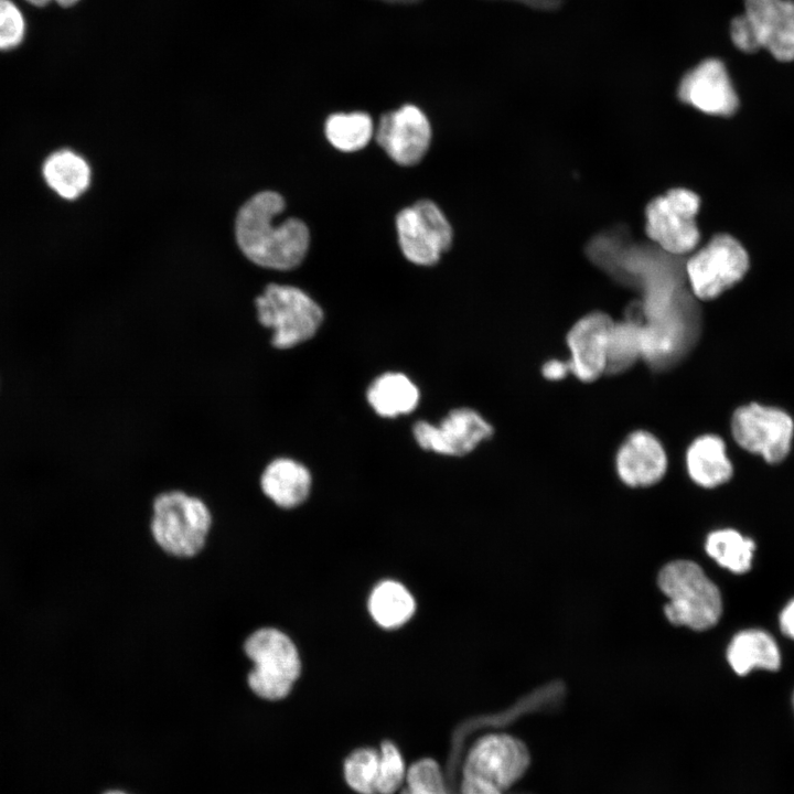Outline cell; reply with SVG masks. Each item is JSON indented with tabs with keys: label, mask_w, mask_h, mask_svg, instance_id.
<instances>
[{
	"label": "cell",
	"mask_w": 794,
	"mask_h": 794,
	"mask_svg": "<svg viewBox=\"0 0 794 794\" xmlns=\"http://www.w3.org/2000/svg\"><path fill=\"white\" fill-rule=\"evenodd\" d=\"M760 49L776 60L794 61V0H745Z\"/></svg>",
	"instance_id": "15"
},
{
	"label": "cell",
	"mask_w": 794,
	"mask_h": 794,
	"mask_svg": "<svg viewBox=\"0 0 794 794\" xmlns=\"http://www.w3.org/2000/svg\"><path fill=\"white\" fill-rule=\"evenodd\" d=\"M43 176L55 193L66 200H74L88 187L90 170L87 162L75 152L60 150L45 160Z\"/></svg>",
	"instance_id": "22"
},
{
	"label": "cell",
	"mask_w": 794,
	"mask_h": 794,
	"mask_svg": "<svg viewBox=\"0 0 794 794\" xmlns=\"http://www.w3.org/2000/svg\"><path fill=\"white\" fill-rule=\"evenodd\" d=\"M779 621L783 634L794 640V599L784 607Z\"/></svg>",
	"instance_id": "32"
},
{
	"label": "cell",
	"mask_w": 794,
	"mask_h": 794,
	"mask_svg": "<svg viewBox=\"0 0 794 794\" xmlns=\"http://www.w3.org/2000/svg\"><path fill=\"white\" fill-rule=\"evenodd\" d=\"M614 322L601 312H593L575 323L567 334L571 357L570 372L583 382L597 379L607 372L608 350Z\"/></svg>",
	"instance_id": "14"
},
{
	"label": "cell",
	"mask_w": 794,
	"mask_h": 794,
	"mask_svg": "<svg viewBox=\"0 0 794 794\" xmlns=\"http://www.w3.org/2000/svg\"><path fill=\"white\" fill-rule=\"evenodd\" d=\"M367 400L383 417L411 412L419 400L417 386L401 373H386L377 377L367 390Z\"/></svg>",
	"instance_id": "20"
},
{
	"label": "cell",
	"mask_w": 794,
	"mask_h": 794,
	"mask_svg": "<svg viewBox=\"0 0 794 794\" xmlns=\"http://www.w3.org/2000/svg\"><path fill=\"white\" fill-rule=\"evenodd\" d=\"M678 97L702 112L731 116L739 108V98L725 64L708 58L690 69L680 81Z\"/></svg>",
	"instance_id": "13"
},
{
	"label": "cell",
	"mask_w": 794,
	"mask_h": 794,
	"mask_svg": "<svg viewBox=\"0 0 794 794\" xmlns=\"http://www.w3.org/2000/svg\"><path fill=\"white\" fill-rule=\"evenodd\" d=\"M325 136L329 142L340 151L361 150L373 136L372 118L361 111L333 114L325 121Z\"/></svg>",
	"instance_id": "24"
},
{
	"label": "cell",
	"mask_w": 794,
	"mask_h": 794,
	"mask_svg": "<svg viewBox=\"0 0 794 794\" xmlns=\"http://www.w3.org/2000/svg\"><path fill=\"white\" fill-rule=\"evenodd\" d=\"M376 141L396 163L414 165L429 148L431 127L418 107L405 105L380 118Z\"/></svg>",
	"instance_id": "12"
},
{
	"label": "cell",
	"mask_w": 794,
	"mask_h": 794,
	"mask_svg": "<svg viewBox=\"0 0 794 794\" xmlns=\"http://www.w3.org/2000/svg\"><path fill=\"white\" fill-rule=\"evenodd\" d=\"M643 330L634 323H614L608 350L607 372L625 371L643 354Z\"/></svg>",
	"instance_id": "25"
},
{
	"label": "cell",
	"mask_w": 794,
	"mask_h": 794,
	"mask_svg": "<svg viewBox=\"0 0 794 794\" xmlns=\"http://www.w3.org/2000/svg\"><path fill=\"white\" fill-rule=\"evenodd\" d=\"M378 768V751L371 748L358 749L345 760V780L358 794H377Z\"/></svg>",
	"instance_id": "26"
},
{
	"label": "cell",
	"mask_w": 794,
	"mask_h": 794,
	"mask_svg": "<svg viewBox=\"0 0 794 794\" xmlns=\"http://www.w3.org/2000/svg\"><path fill=\"white\" fill-rule=\"evenodd\" d=\"M749 266L741 243L719 234L687 261L686 270L693 293L700 300H711L739 282Z\"/></svg>",
	"instance_id": "8"
},
{
	"label": "cell",
	"mask_w": 794,
	"mask_h": 794,
	"mask_svg": "<svg viewBox=\"0 0 794 794\" xmlns=\"http://www.w3.org/2000/svg\"><path fill=\"white\" fill-rule=\"evenodd\" d=\"M105 794H126V793L120 792V791H109V792H106Z\"/></svg>",
	"instance_id": "34"
},
{
	"label": "cell",
	"mask_w": 794,
	"mask_h": 794,
	"mask_svg": "<svg viewBox=\"0 0 794 794\" xmlns=\"http://www.w3.org/2000/svg\"><path fill=\"white\" fill-rule=\"evenodd\" d=\"M493 434L492 426L475 410H452L438 426L418 421L414 437L425 450L446 455H464Z\"/></svg>",
	"instance_id": "11"
},
{
	"label": "cell",
	"mask_w": 794,
	"mask_h": 794,
	"mask_svg": "<svg viewBox=\"0 0 794 794\" xmlns=\"http://www.w3.org/2000/svg\"><path fill=\"white\" fill-rule=\"evenodd\" d=\"M615 468L629 486L657 483L667 470V455L659 440L651 432L639 430L627 436L618 450Z\"/></svg>",
	"instance_id": "16"
},
{
	"label": "cell",
	"mask_w": 794,
	"mask_h": 794,
	"mask_svg": "<svg viewBox=\"0 0 794 794\" xmlns=\"http://www.w3.org/2000/svg\"><path fill=\"white\" fill-rule=\"evenodd\" d=\"M657 583L668 599L664 613L670 623L705 631L719 621L722 613L720 591L698 564L672 561L662 568Z\"/></svg>",
	"instance_id": "2"
},
{
	"label": "cell",
	"mask_w": 794,
	"mask_h": 794,
	"mask_svg": "<svg viewBox=\"0 0 794 794\" xmlns=\"http://www.w3.org/2000/svg\"><path fill=\"white\" fill-rule=\"evenodd\" d=\"M727 661L736 674L744 676L754 668L777 670L781 666V653L771 634L759 629H749L732 637L727 648Z\"/></svg>",
	"instance_id": "19"
},
{
	"label": "cell",
	"mask_w": 794,
	"mask_h": 794,
	"mask_svg": "<svg viewBox=\"0 0 794 794\" xmlns=\"http://www.w3.org/2000/svg\"><path fill=\"white\" fill-rule=\"evenodd\" d=\"M264 494L282 508H293L302 504L311 487V474L301 463L288 459L272 460L260 478Z\"/></svg>",
	"instance_id": "17"
},
{
	"label": "cell",
	"mask_w": 794,
	"mask_h": 794,
	"mask_svg": "<svg viewBox=\"0 0 794 794\" xmlns=\"http://www.w3.org/2000/svg\"><path fill=\"white\" fill-rule=\"evenodd\" d=\"M406 779L403 758L389 741L382 743L377 779V794H394Z\"/></svg>",
	"instance_id": "28"
},
{
	"label": "cell",
	"mask_w": 794,
	"mask_h": 794,
	"mask_svg": "<svg viewBox=\"0 0 794 794\" xmlns=\"http://www.w3.org/2000/svg\"><path fill=\"white\" fill-rule=\"evenodd\" d=\"M731 434L743 450L765 462H782L791 451L794 420L785 410L749 403L737 408L731 418Z\"/></svg>",
	"instance_id": "7"
},
{
	"label": "cell",
	"mask_w": 794,
	"mask_h": 794,
	"mask_svg": "<svg viewBox=\"0 0 794 794\" xmlns=\"http://www.w3.org/2000/svg\"><path fill=\"white\" fill-rule=\"evenodd\" d=\"M793 705H794V695H793Z\"/></svg>",
	"instance_id": "35"
},
{
	"label": "cell",
	"mask_w": 794,
	"mask_h": 794,
	"mask_svg": "<svg viewBox=\"0 0 794 794\" xmlns=\"http://www.w3.org/2000/svg\"><path fill=\"white\" fill-rule=\"evenodd\" d=\"M257 318L272 330L271 344L280 350L311 339L323 321L320 305L299 288L270 283L256 298Z\"/></svg>",
	"instance_id": "6"
},
{
	"label": "cell",
	"mask_w": 794,
	"mask_h": 794,
	"mask_svg": "<svg viewBox=\"0 0 794 794\" xmlns=\"http://www.w3.org/2000/svg\"><path fill=\"white\" fill-rule=\"evenodd\" d=\"M730 35L733 44L745 53H754L760 50L753 25L744 13L732 20Z\"/></svg>",
	"instance_id": "30"
},
{
	"label": "cell",
	"mask_w": 794,
	"mask_h": 794,
	"mask_svg": "<svg viewBox=\"0 0 794 794\" xmlns=\"http://www.w3.org/2000/svg\"><path fill=\"white\" fill-rule=\"evenodd\" d=\"M685 461L690 479L702 487L722 485L733 473L726 443L717 434L696 438L686 451Z\"/></svg>",
	"instance_id": "18"
},
{
	"label": "cell",
	"mask_w": 794,
	"mask_h": 794,
	"mask_svg": "<svg viewBox=\"0 0 794 794\" xmlns=\"http://www.w3.org/2000/svg\"><path fill=\"white\" fill-rule=\"evenodd\" d=\"M212 524L207 506L197 497L172 491L153 502L151 533L168 554L192 557L204 546Z\"/></svg>",
	"instance_id": "4"
},
{
	"label": "cell",
	"mask_w": 794,
	"mask_h": 794,
	"mask_svg": "<svg viewBox=\"0 0 794 794\" xmlns=\"http://www.w3.org/2000/svg\"><path fill=\"white\" fill-rule=\"evenodd\" d=\"M283 210L282 196L272 191L257 193L240 207L235 225L237 244L256 265L290 270L305 257L309 229L298 218L276 224V217Z\"/></svg>",
	"instance_id": "1"
},
{
	"label": "cell",
	"mask_w": 794,
	"mask_h": 794,
	"mask_svg": "<svg viewBox=\"0 0 794 794\" xmlns=\"http://www.w3.org/2000/svg\"><path fill=\"white\" fill-rule=\"evenodd\" d=\"M26 1L34 6L42 7V6L47 4L52 0H26ZM54 1H56L60 6L69 7V6L75 4L79 0H54Z\"/></svg>",
	"instance_id": "33"
},
{
	"label": "cell",
	"mask_w": 794,
	"mask_h": 794,
	"mask_svg": "<svg viewBox=\"0 0 794 794\" xmlns=\"http://www.w3.org/2000/svg\"><path fill=\"white\" fill-rule=\"evenodd\" d=\"M705 548L712 559L731 572L744 573L751 569L754 541L738 530L727 528L710 533Z\"/></svg>",
	"instance_id": "23"
},
{
	"label": "cell",
	"mask_w": 794,
	"mask_h": 794,
	"mask_svg": "<svg viewBox=\"0 0 794 794\" xmlns=\"http://www.w3.org/2000/svg\"><path fill=\"white\" fill-rule=\"evenodd\" d=\"M367 608L379 626L390 630L409 621L415 613L416 602L403 583L384 580L372 590Z\"/></svg>",
	"instance_id": "21"
},
{
	"label": "cell",
	"mask_w": 794,
	"mask_h": 794,
	"mask_svg": "<svg viewBox=\"0 0 794 794\" xmlns=\"http://www.w3.org/2000/svg\"><path fill=\"white\" fill-rule=\"evenodd\" d=\"M25 32L24 18L11 0H0V50L18 46Z\"/></svg>",
	"instance_id": "29"
},
{
	"label": "cell",
	"mask_w": 794,
	"mask_h": 794,
	"mask_svg": "<svg viewBox=\"0 0 794 794\" xmlns=\"http://www.w3.org/2000/svg\"><path fill=\"white\" fill-rule=\"evenodd\" d=\"M541 371L547 379H561L570 372V367L568 362L552 360L545 363Z\"/></svg>",
	"instance_id": "31"
},
{
	"label": "cell",
	"mask_w": 794,
	"mask_h": 794,
	"mask_svg": "<svg viewBox=\"0 0 794 794\" xmlns=\"http://www.w3.org/2000/svg\"><path fill=\"white\" fill-rule=\"evenodd\" d=\"M244 650L253 662L248 685L259 697L268 700L285 698L301 673L299 652L291 639L273 627L254 632Z\"/></svg>",
	"instance_id": "5"
},
{
	"label": "cell",
	"mask_w": 794,
	"mask_h": 794,
	"mask_svg": "<svg viewBox=\"0 0 794 794\" xmlns=\"http://www.w3.org/2000/svg\"><path fill=\"white\" fill-rule=\"evenodd\" d=\"M699 205L698 195L686 189L654 198L645 211L647 236L670 254L690 251L700 237L696 223Z\"/></svg>",
	"instance_id": "9"
},
{
	"label": "cell",
	"mask_w": 794,
	"mask_h": 794,
	"mask_svg": "<svg viewBox=\"0 0 794 794\" xmlns=\"http://www.w3.org/2000/svg\"><path fill=\"white\" fill-rule=\"evenodd\" d=\"M527 747L509 734H489L471 749L463 769L462 794H503L527 771Z\"/></svg>",
	"instance_id": "3"
},
{
	"label": "cell",
	"mask_w": 794,
	"mask_h": 794,
	"mask_svg": "<svg viewBox=\"0 0 794 794\" xmlns=\"http://www.w3.org/2000/svg\"><path fill=\"white\" fill-rule=\"evenodd\" d=\"M406 783L401 794H448L440 768L432 759L414 763L406 773Z\"/></svg>",
	"instance_id": "27"
},
{
	"label": "cell",
	"mask_w": 794,
	"mask_h": 794,
	"mask_svg": "<svg viewBox=\"0 0 794 794\" xmlns=\"http://www.w3.org/2000/svg\"><path fill=\"white\" fill-rule=\"evenodd\" d=\"M398 242L404 256L420 266L437 264L452 242V228L431 201L422 200L401 210L396 217Z\"/></svg>",
	"instance_id": "10"
}]
</instances>
